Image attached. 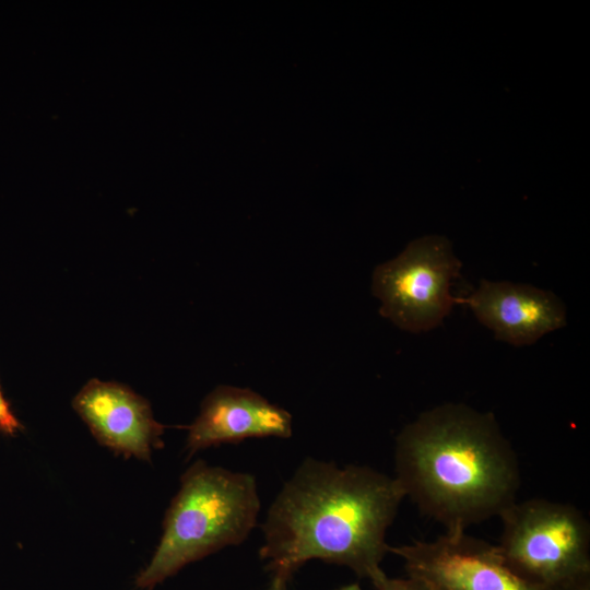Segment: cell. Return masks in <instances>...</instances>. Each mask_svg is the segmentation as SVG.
<instances>
[{
  "label": "cell",
  "mask_w": 590,
  "mask_h": 590,
  "mask_svg": "<svg viewBox=\"0 0 590 590\" xmlns=\"http://www.w3.org/2000/svg\"><path fill=\"white\" fill-rule=\"evenodd\" d=\"M404 498L394 477L370 467L308 458L271 504L259 555L272 576L287 580L320 559L374 585L386 575V534Z\"/></svg>",
  "instance_id": "obj_1"
},
{
  "label": "cell",
  "mask_w": 590,
  "mask_h": 590,
  "mask_svg": "<svg viewBox=\"0 0 590 590\" xmlns=\"http://www.w3.org/2000/svg\"><path fill=\"white\" fill-rule=\"evenodd\" d=\"M394 479L446 531H465L516 502L519 461L491 412L444 403L396 438Z\"/></svg>",
  "instance_id": "obj_2"
},
{
  "label": "cell",
  "mask_w": 590,
  "mask_h": 590,
  "mask_svg": "<svg viewBox=\"0 0 590 590\" xmlns=\"http://www.w3.org/2000/svg\"><path fill=\"white\" fill-rule=\"evenodd\" d=\"M260 505L253 475L194 462L180 479L137 587L151 590L186 565L243 543L257 524Z\"/></svg>",
  "instance_id": "obj_3"
},
{
  "label": "cell",
  "mask_w": 590,
  "mask_h": 590,
  "mask_svg": "<svg viewBox=\"0 0 590 590\" xmlns=\"http://www.w3.org/2000/svg\"><path fill=\"white\" fill-rule=\"evenodd\" d=\"M498 545L528 582L555 590L590 575V524L574 505L544 498L514 502L498 516Z\"/></svg>",
  "instance_id": "obj_4"
},
{
  "label": "cell",
  "mask_w": 590,
  "mask_h": 590,
  "mask_svg": "<svg viewBox=\"0 0 590 590\" xmlns=\"http://www.w3.org/2000/svg\"><path fill=\"white\" fill-rule=\"evenodd\" d=\"M461 267L446 237L427 235L412 240L400 255L374 270L371 290L380 302V315L412 333L435 329L458 303L451 285Z\"/></svg>",
  "instance_id": "obj_5"
},
{
  "label": "cell",
  "mask_w": 590,
  "mask_h": 590,
  "mask_svg": "<svg viewBox=\"0 0 590 590\" xmlns=\"http://www.w3.org/2000/svg\"><path fill=\"white\" fill-rule=\"evenodd\" d=\"M403 559L408 576L430 590H542L523 579L497 544L446 531L433 541L390 546Z\"/></svg>",
  "instance_id": "obj_6"
},
{
  "label": "cell",
  "mask_w": 590,
  "mask_h": 590,
  "mask_svg": "<svg viewBox=\"0 0 590 590\" xmlns=\"http://www.w3.org/2000/svg\"><path fill=\"white\" fill-rule=\"evenodd\" d=\"M499 341L514 346L535 343L567 324L566 307L553 292L530 284L481 280L469 296L458 298Z\"/></svg>",
  "instance_id": "obj_7"
},
{
  "label": "cell",
  "mask_w": 590,
  "mask_h": 590,
  "mask_svg": "<svg viewBox=\"0 0 590 590\" xmlns=\"http://www.w3.org/2000/svg\"><path fill=\"white\" fill-rule=\"evenodd\" d=\"M73 408L97 441L117 455L150 461L152 450L163 446L164 426L154 420L150 403L121 384L92 379Z\"/></svg>",
  "instance_id": "obj_8"
},
{
  "label": "cell",
  "mask_w": 590,
  "mask_h": 590,
  "mask_svg": "<svg viewBox=\"0 0 590 590\" xmlns=\"http://www.w3.org/2000/svg\"><path fill=\"white\" fill-rule=\"evenodd\" d=\"M292 435V415L259 393L234 386H219L203 400L189 426L188 456L199 450L247 438Z\"/></svg>",
  "instance_id": "obj_9"
},
{
  "label": "cell",
  "mask_w": 590,
  "mask_h": 590,
  "mask_svg": "<svg viewBox=\"0 0 590 590\" xmlns=\"http://www.w3.org/2000/svg\"><path fill=\"white\" fill-rule=\"evenodd\" d=\"M376 590H430L421 580L413 577L389 578L385 575L374 583Z\"/></svg>",
  "instance_id": "obj_10"
},
{
  "label": "cell",
  "mask_w": 590,
  "mask_h": 590,
  "mask_svg": "<svg viewBox=\"0 0 590 590\" xmlns=\"http://www.w3.org/2000/svg\"><path fill=\"white\" fill-rule=\"evenodd\" d=\"M22 424L15 416L10 403L4 398L0 386V432L7 436H15Z\"/></svg>",
  "instance_id": "obj_11"
},
{
  "label": "cell",
  "mask_w": 590,
  "mask_h": 590,
  "mask_svg": "<svg viewBox=\"0 0 590 590\" xmlns=\"http://www.w3.org/2000/svg\"><path fill=\"white\" fill-rule=\"evenodd\" d=\"M555 590H590V575L575 579L556 588Z\"/></svg>",
  "instance_id": "obj_12"
},
{
  "label": "cell",
  "mask_w": 590,
  "mask_h": 590,
  "mask_svg": "<svg viewBox=\"0 0 590 590\" xmlns=\"http://www.w3.org/2000/svg\"><path fill=\"white\" fill-rule=\"evenodd\" d=\"M288 580L279 576H272L264 590H287Z\"/></svg>",
  "instance_id": "obj_13"
},
{
  "label": "cell",
  "mask_w": 590,
  "mask_h": 590,
  "mask_svg": "<svg viewBox=\"0 0 590 590\" xmlns=\"http://www.w3.org/2000/svg\"><path fill=\"white\" fill-rule=\"evenodd\" d=\"M337 590H362V588L357 583H351V585H346L341 588H338Z\"/></svg>",
  "instance_id": "obj_14"
}]
</instances>
